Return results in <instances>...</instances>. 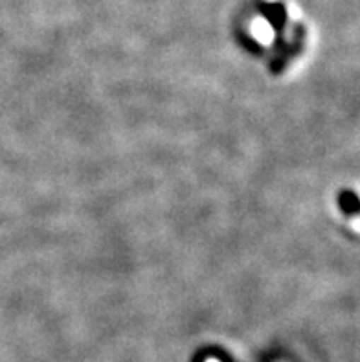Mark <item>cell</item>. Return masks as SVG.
<instances>
[{
  "label": "cell",
  "mask_w": 360,
  "mask_h": 362,
  "mask_svg": "<svg viewBox=\"0 0 360 362\" xmlns=\"http://www.w3.org/2000/svg\"><path fill=\"white\" fill-rule=\"evenodd\" d=\"M252 35L261 42V45H270L274 39V30L267 21L263 18H257L252 23Z\"/></svg>",
  "instance_id": "obj_1"
},
{
  "label": "cell",
  "mask_w": 360,
  "mask_h": 362,
  "mask_svg": "<svg viewBox=\"0 0 360 362\" xmlns=\"http://www.w3.org/2000/svg\"><path fill=\"white\" fill-rule=\"evenodd\" d=\"M210 362H217V361H210Z\"/></svg>",
  "instance_id": "obj_2"
}]
</instances>
